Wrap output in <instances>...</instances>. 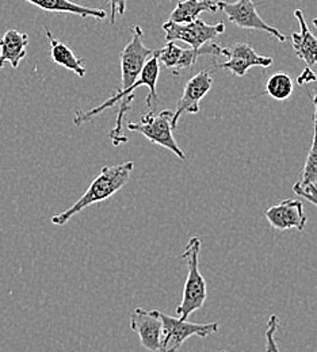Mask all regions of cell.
Segmentation results:
<instances>
[{"label":"cell","mask_w":317,"mask_h":352,"mask_svg":"<svg viewBox=\"0 0 317 352\" xmlns=\"http://www.w3.org/2000/svg\"><path fill=\"white\" fill-rule=\"evenodd\" d=\"M173 110L166 109L159 114H155V110H149V113L145 114L138 122H129L128 129L131 132L142 134L151 142L168 149L178 159L184 160L186 155L174 137L175 129L173 126Z\"/></svg>","instance_id":"5b68a950"},{"label":"cell","mask_w":317,"mask_h":352,"mask_svg":"<svg viewBox=\"0 0 317 352\" xmlns=\"http://www.w3.org/2000/svg\"><path fill=\"white\" fill-rule=\"evenodd\" d=\"M201 247V239L198 236H194L187 241L181 254L182 259H184L187 265V278L183 287L181 304L175 309V313L182 320H188L190 314L202 308L208 298L206 280L199 271Z\"/></svg>","instance_id":"3957f363"},{"label":"cell","mask_w":317,"mask_h":352,"mask_svg":"<svg viewBox=\"0 0 317 352\" xmlns=\"http://www.w3.org/2000/svg\"><path fill=\"white\" fill-rule=\"evenodd\" d=\"M133 168V162H125L110 167L105 166L99 175L91 182L86 192L71 208L58 214H54L52 217V223L56 226H64L86 208L111 198L116 192L128 184Z\"/></svg>","instance_id":"7a4b0ae2"},{"label":"cell","mask_w":317,"mask_h":352,"mask_svg":"<svg viewBox=\"0 0 317 352\" xmlns=\"http://www.w3.org/2000/svg\"><path fill=\"white\" fill-rule=\"evenodd\" d=\"M316 74L312 71V67H307V68L301 72V75L298 76L297 83H298L300 86H305V85L312 83V82H316Z\"/></svg>","instance_id":"d4e9b609"},{"label":"cell","mask_w":317,"mask_h":352,"mask_svg":"<svg viewBox=\"0 0 317 352\" xmlns=\"http://www.w3.org/2000/svg\"><path fill=\"white\" fill-rule=\"evenodd\" d=\"M294 91V83L290 75L285 72H276L270 76L266 85V94L275 100H286Z\"/></svg>","instance_id":"ffe728a7"},{"label":"cell","mask_w":317,"mask_h":352,"mask_svg":"<svg viewBox=\"0 0 317 352\" xmlns=\"http://www.w3.org/2000/svg\"><path fill=\"white\" fill-rule=\"evenodd\" d=\"M220 352H227V351H220Z\"/></svg>","instance_id":"4316f807"},{"label":"cell","mask_w":317,"mask_h":352,"mask_svg":"<svg viewBox=\"0 0 317 352\" xmlns=\"http://www.w3.org/2000/svg\"><path fill=\"white\" fill-rule=\"evenodd\" d=\"M227 57V61L219 64L217 68L228 69L233 76L237 78H243L248 69L254 67L269 68L274 63L272 57L256 53L254 47L247 43H237L228 47Z\"/></svg>","instance_id":"8fae6325"},{"label":"cell","mask_w":317,"mask_h":352,"mask_svg":"<svg viewBox=\"0 0 317 352\" xmlns=\"http://www.w3.org/2000/svg\"><path fill=\"white\" fill-rule=\"evenodd\" d=\"M279 325V317L276 314H272L267 322L266 329V352H281L278 344H276V331Z\"/></svg>","instance_id":"7402d4cb"},{"label":"cell","mask_w":317,"mask_h":352,"mask_svg":"<svg viewBox=\"0 0 317 352\" xmlns=\"http://www.w3.org/2000/svg\"><path fill=\"white\" fill-rule=\"evenodd\" d=\"M294 16L300 22V29H301L300 33L294 32L292 34L294 53L308 67H314L317 64V37L309 30L301 10H296Z\"/></svg>","instance_id":"4fadbf2b"},{"label":"cell","mask_w":317,"mask_h":352,"mask_svg":"<svg viewBox=\"0 0 317 352\" xmlns=\"http://www.w3.org/2000/svg\"><path fill=\"white\" fill-rule=\"evenodd\" d=\"M29 36L18 30H7L0 38V69L8 63L12 68H18L19 63L26 57Z\"/></svg>","instance_id":"5bb4252c"},{"label":"cell","mask_w":317,"mask_h":352,"mask_svg":"<svg viewBox=\"0 0 317 352\" xmlns=\"http://www.w3.org/2000/svg\"><path fill=\"white\" fill-rule=\"evenodd\" d=\"M265 217L267 219L272 228L276 230L297 229L303 232L308 221L303 202L293 198H286L281 204L267 209Z\"/></svg>","instance_id":"7c38bea8"},{"label":"cell","mask_w":317,"mask_h":352,"mask_svg":"<svg viewBox=\"0 0 317 352\" xmlns=\"http://www.w3.org/2000/svg\"><path fill=\"white\" fill-rule=\"evenodd\" d=\"M129 325L135 331L142 347L149 352L160 351L162 333H163V320L160 310H145L136 308L129 318Z\"/></svg>","instance_id":"9c48e42d"},{"label":"cell","mask_w":317,"mask_h":352,"mask_svg":"<svg viewBox=\"0 0 317 352\" xmlns=\"http://www.w3.org/2000/svg\"><path fill=\"white\" fill-rule=\"evenodd\" d=\"M219 8L227 15L228 21L240 29L259 30L276 38L281 44L286 43V36L278 29L270 26L256 11V3L254 0H236L233 3L220 0Z\"/></svg>","instance_id":"ba28073f"},{"label":"cell","mask_w":317,"mask_h":352,"mask_svg":"<svg viewBox=\"0 0 317 352\" xmlns=\"http://www.w3.org/2000/svg\"><path fill=\"white\" fill-rule=\"evenodd\" d=\"M227 49L228 47H224L215 41L204 45L198 49H193V47L184 49L178 65L173 69V74L174 76H179L182 71L191 69L201 56H227Z\"/></svg>","instance_id":"ac0fdd59"},{"label":"cell","mask_w":317,"mask_h":352,"mask_svg":"<svg viewBox=\"0 0 317 352\" xmlns=\"http://www.w3.org/2000/svg\"><path fill=\"white\" fill-rule=\"evenodd\" d=\"M160 316L163 320V333L159 352H178L183 343L193 336L206 338L219 332L217 322H190L163 311H160Z\"/></svg>","instance_id":"8992f818"},{"label":"cell","mask_w":317,"mask_h":352,"mask_svg":"<svg viewBox=\"0 0 317 352\" xmlns=\"http://www.w3.org/2000/svg\"><path fill=\"white\" fill-rule=\"evenodd\" d=\"M220 11L219 3L215 0H181L170 14L168 21L177 23H188L202 12H217Z\"/></svg>","instance_id":"e0dca14e"},{"label":"cell","mask_w":317,"mask_h":352,"mask_svg":"<svg viewBox=\"0 0 317 352\" xmlns=\"http://www.w3.org/2000/svg\"><path fill=\"white\" fill-rule=\"evenodd\" d=\"M314 106H315V117H314V138L312 145L308 152L303 173L301 180L298 182L301 186L317 184V94L312 96Z\"/></svg>","instance_id":"d6986e66"},{"label":"cell","mask_w":317,"mask_h":352,"mask_svg":"<svg viewBox=\"0 0 317 352\" xmlns=\"http://www.w3.org/2000/svg\"><path fill=\"white\" fill-rule=\"evenodd\" d=\"M142 29L140 26H135L132 30V38L131 41L124 47V50L121 52V82H122V87L118 89L116 94H113L106 102H103L102 104L90 109L87 111L83 110H78L75 113L74 117V124L76 126H80L86 122L91 121L95 116L100 114L102 111H105L106 109L113 107L116 103L121 102L122 98L125 96V94L128 92V89L135 86L146 61L153 56L155 50L148 49L144 43H142Z\"/></svg>","instance_id":"6da1fadb"},{"label":"cell","mask_w":317,"mask_h":352,"mask_svg":"<svg viewBox=\"0 0 317 352\" xmlns=\"http://www.w3.org/2000/svg\"><path fill=\"white\" fill-rule=\"evenodd\" d=\"M312 22H314V26H315V28L317 29V18H315Z\"/></svg>","instance_id":"484cf974"},{"label":"cell","mask_w":317,"mask_h":352,"mask_svg":"<svg viewBox=\"0 0 317 352\" xmlns=\"http://www.w3.org/2000/svg\"><path fill=\"white\" fill-rule=\"evenodd\" d=\"M293 191L305 198L308 202L315 205L317 208V186L316 184H309V186H301L298 182L293 186Z\"/></svg>","instance_id":"603a6c76"},{"label":"cell","mask_w":317,"mask_h":352,"mask_svg":"<svg viewBox=\"0 0 317 352\" xmlns=\"http://www.w3.org/2000/svg\"><path fill=\"white\" fill-rule=\"evenodd\" d=\"M212 87H213V78L208 71L198 72L186 83L182 98L174 111V118H173L174 129H177L178 121L183 114L199 113V102L208 95V92L212 89Z\"/></svg>","instance_id":"30bf717a"},{"label":"cell","mask_w":317,"mask_h":352,"mask_svg":"<svg viewBox=\"0 0 317 352\" xmlns=\"http://www.w3.org/2000/svg\"><path fill=\"white\" fill-rule=\"evenodd\" d=\"M44 11L61 12V14H75L83 18H95L103 21L107 18V12L103 8H92L82 4H76L71 0H25Z\"/></svg>","instance_id":"9a60e30c"},{"label":"cell","mask_w":317,"mask_h":352,"mask_svg":"<svg viewBox=\"0 0 317 352\" xmlns=\"http://www.w3.org/2000/svg\"><path fill=\"white\" fill-rule=\"evenodd\" d=\"M44 29H45L46 37H47L49 44H50V58L53 60V63L75 72L79 78H83L87 72L85 65H83L85 58L76 57L75 53L67 45L56 40L52 36V32L49 30L47 26H44Z\"/></svg>","instance_id":"2e32d148"},{"label":"cell","mask_w":317,"mask_h":352,"mask_svg":"<svg viewBox=\"0 0 317 352\" xmlns=\"http://www.w3.org/2000/svg\"><path fill=\"white\" fill-rule=\"evenodd\" d=\"M163 30L166 32L167 43L182 41L193 49H198L215 41L216 37L223 34L226 32V23L220 22L217 25H208L199 18L188 23H177L167 19L163 25Z\"/></svg>","instance_id":"52a82bcc"},{"label":"cell","mask_w":317,"mask_h":352,"mask_svg":"<svg viewBox=\"0 0 317 352\" xmlns=\"http://www.w3.org/2000/svg\"><path fill=\"white\" fill-rule=\"evenodd\" d=\"M110 1V23L114 25L117 21V15H124L127 11V1L128 0H109Z\"/></svg>","instance_id":"cb8c5ba5"},{"label":"cell","mask_w":317,"mask_h":352,"mask_svg":"<svg viewBox=\"0 0 317 352\" xmlns=\"http://www.w3.org/2000/svg\"><path fill=\"white\" fill-rule=\"evenodd\" d=\"M183 50L184 49H182L181 46L174 44V43H167L163 49L156 50V54H157L159 61L163 63L167 69L173 71L178 65Z\"/></svg>","instance_id":"44dd1931"},{"label":"cell","mask_w":317,"mask_h":352,"mask_svg":"<svg viewBox=\"0 0 317 352\" xmlns=\"http://www.w3.org/2000/svg\"><path fill=\"white\" fill-rule=\"evenodd\" d=\"M159 74H160V61H159L156 50H155L153 56L146 61V64H145L138 80L135 83V86L128 89L124 99L120 102L117 120H116V126L111 129V132L109 133V137H110L114 146H121V145L128 142V137L124 134L122 126H124L125 116L132 109V103L135 100V91L137 88L146 87L149 89V96L146 98V104H148L149 110L153 109L152 100H155V103H159V96H157V91H156Z\"/></svg>","instance_id":"277c9868"}]
</instances>
